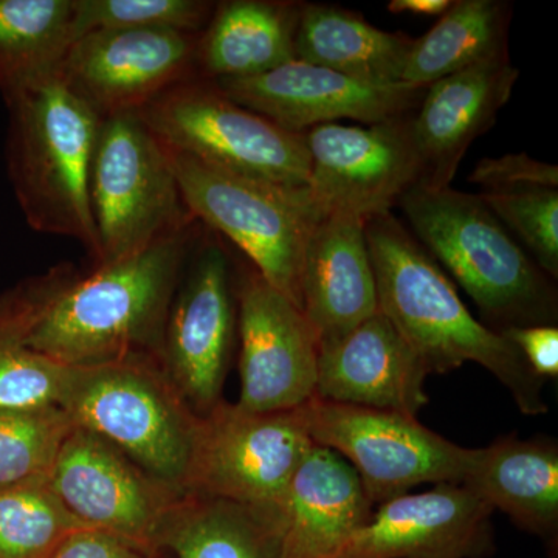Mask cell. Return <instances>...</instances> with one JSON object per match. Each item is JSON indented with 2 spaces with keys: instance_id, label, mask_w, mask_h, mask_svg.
I'll return each mask as SVG.
<instances>
[{
  "instance_id": "obj_31",
  "label": "cell",
  "mask_w": 558,
  "mask_h": 558,
  "mask_svg": "<svg viewBox=\"0 0 558 558\" xmlns=\"http://www.w3.org/2000/svg\"><path fill=\"white\" fill-rule=\"evenodd\" d=\"M480 197L539 270L557 279L558 189L483 191Z\"/></svg>"
},
{
  "instance_id": "obj_17",
  "label": "cell",
  "mask_w": 558,
  "mask_h": 558,
  "mask_svg": "<svg viewBox=\"0 0 558 558\" xmlns=\"http://www.w3.org/2000/svg\"><path fill=\"white\" fill-rule=\"evenodd\" d=\"M494 512L462 484H435L380 505L336 558H486Z\"/></svg>"
},
{
  "instance_id": "obj_8",
  "label": "cell",
  "mask_w": 558,
  "mask_h": 558,
  "mask_svg": "<svg viewBox=\"0 0 558 558\" xmlns=\"http://www.w3.org/2000/svg\"><path fill=\"white\" fill-rule=\"evenodd\" d=\"M101 264L135 255L193 223L167 146L137 113L102 119L90 171Z\"/></svg>"
},
{
  "instance_id": "obj_1",
  "label": "cell",
  "mask_w": 558,
  "mask_h": 558,
  "mask_svg": "<svg viewBox=\"0 0 558 558\" xmlns=\"http://www.w3.org/2000/svg\"><path fill=\"white\" fill-rule=\"evenodd\" d=\"M365 233L379 311L429 374L478 363L508 389L521 413H548L545 380L501 332L470 314L446 271L392 213L366 220Z\"/></svg>"
},
{
  "instance_id": "obj_14",
  "label": "cell",
  "mask_w": 558,
  "mask_h": 558,
  "mask_svg": "<svg viewBox=\"0 0 558 558\" xmlns=\"http://www.w3.org/2000/svg\"><path fill=\"white\" fill-rule=\"evenodd\" d=\"M241 395L252 413L300 409L314 398L318 340L303 311L253 269L236 290Z\"/></svg>"
},
{
  "instance_id": "obj_20",
  "label": "cell",
  "mask_w": 558,
  "mask_h": 558,
  "mask_svg": "<svg viewBox=\"0 0 558 558\" xmlns=\"http://www.w3.org/2000/svg\"><path fill=\"white\" fill-rule=\"evenodd\" d=\"M300 295L318 349L379 312L365 220L332 213L315 223L301 263Z\"/></svg>"
},
{
  "instance_id": "obj_34",
  "label": "cell",
  "mask_w": 558,
  "mask_h": 558,
  "mask_svg": "<svg viewBox=\"0 0 558 558\" xmlns=\"http://www.w3.org/2000/svg\"><path fill=\"white\" fill-rule=\"evenodd\" d=\"M520 352L539 379L558 377L557 326H512L499 330Z\"/></svg>"
},
{
  "instance_id": "obj_26",
  "label": "cell",
  "mask_w": 558,
  "mask_h": 558,
  "mask_svg": "<svg viewBox=\"0 0 558 558\" xmlns=\"http://www.w3.org/2000/svg\"><path fill=\"white\" fill-rule=\"evenodd\" d=\"M510 13L501 0H453L435 27L413 40L402 83L428 87L475 65L509 61Z\"/></svg>"
},
{
  "instance_id": "obj_3",
  "label": "cell",
  "mask_w": 558,
  "mask_h": 558,
  "mask_svg": "<svg viewBox=\"0 0 558 558\" xmlns=\"http://www.w3.org/2000/svg\"><path fill=\"white\" fill-rule=\"evenodd\" d=\"M9 109L7 170L28 226L70 238L100 259L90 171L101 117L60 69L3 97Z\"/></svg>"
},
{
  "instance_id": "obj_16",
  "label": "cell",
  "mask_w": 558,
  "mask_h": 558,
  "mask_svg": "<svg viewBox=\"0 0 558 558\" xmlns=\"http://www.w3.org/2000/svg\"><path fill=\"white\" fill-rule=\"evenodd\" d=\"M211 83L231 101L295 134L341 119L377 124L413 116L427 90L362 83L299 60L263 75Z\"/></svg>"
},
{
  "instance_id": "obj_2",
  "label": "cell",
  "mask_w": 558,
  "mask_h": 558,
  "mask_svg": "<svg viewBox=\"0 0 558 558\" xmlns=\"http://www.w3.org/2000/svg\"><path fill=\"white\" fill-rule=\"evenodd\" d=\"M191 226L128 258L95 266L89 277L76 278L33 328L25 347L65 366L130 355L160 359L193 241Z\"/></svg>"
},
{
  "instance_id": "obj_19",
  "label": "cell",
  "mask_w": 558,
  "mask_h": 558,
  "mask_svg": "<svg viewBox=\"0 0 558 558\" xmlns=\"http://www.w3.org/2000/svg\"><path fill=\"white\" fill-rule=\"evenodd\" d=\"M520 70L486 62L429 84L411 116V132L427 189H447L473 142L486 134L512 97Z\"/></svg>"
},
{
  "instance_id": "obj_10",
  "label": "cell",
  "mask_w": 558,
  "mask_h": 558,
  "mask_svg": "<svg viewBox=\"0 0 558 558\" xmlns=\"http://www.w3.org/2000/svg\"><path fill=\"white\" fill-rule=\"evenodd\" d=\"M314 446L299 410L252 413L220 400L199 417L185 494L281 512Z\"/></svg>"
},
{
  "instance_id": "obj_27",
  "label": "cell",
  "mask_w": 558,
  "mask_h": 558,
  "mask_svg": "<svg viewBox=\"0 0 558 558\" xmlns=\"http://www.w3.org/2000/svg\"><path fill=\"white\" fill-rule=\"evenodd\" d=\"M75 0H0V94L60 69L75 43Z\"/></svg>"
},
{
  "instance_id": "obj_11",
  "label": "cell",
  "mask_w": 558,
  "mask_h": 558,
  "mask_svg": "<svg viewBox=\"0 0 558 558\" xmlns=\"http://www.w3.org/2000/svg\"><path fill=\"white\" fill-rule=\"evenodd\" d=\"M304 140L311 157L307 191L323 215L366 222L391 213L421 182L411 116L368 126L319 124L304 132Z\"/></svg>"
},
{
  "instance_id": "obj_24",
  "label": "cell",
  "mask_w": 558,
  "mask_h": 558,
  "mask_svg": "<svg viewBox=\"0 0 558 558\" xmlns=\"http://www.w3.org/2000/svg\"><path fill=\"white\" fill-rule=\"evenodd\" d=\"M157 550L171 558H284L282 515L185 494L165 517Z\"/></svg>"
},
{
  "instance_id": "obj_30",
  "label": "cell",
  "mask_w": 558,
  "mask_h": 558,
  "mask_svg": "<svg viewBox=\"0 0 558 558\" xmlns=\"http://www.w3.org/2000/svg\"><path fill=\"white\" fill-rule=\"evenodd\" d=\"M216 3L205 0H75V40L98 31L159 28L199 33Z\"/></svg>"
},
{
  "instance_id": "obj_23",
  "label": "cell",
  "mask_w": 558,
  "mask_h": 558,
  "mask_svg": "<svg viewBox=\"0 0 558 558\" xmlns=\"http://www.w3.org/2000/svg\"><path fill=\"white\" fill-rule=\"evenodd\" d=\"M300 2L226 0L199 33L196 70L205 80L250 78L296 60Z\"/></svg>"
},
{
  "instance_id": "obj_4",
  "label": "cell",
  "mask_w": 558,
  "mask_h": 558,
  "mask_svg": "<svg viewBox=\"0 0 558 558\" xmlns=\"http://www.w3.org/2000/svg\"><path fill=\"white\" fill-rule=\"evenodd\" d=\"M413 233L450 271L494 330L557 326L553 279L480 194L414 185L399 202Z\"/></svg>"
},
{
  "instance_id": "obj_12",
  "label": "cell",
  "mask_w": 558,
  "mask_h": 558,
  "mask_svg": "<svg viewBox=\"0 0 558 558\" xmlns=\"http://www.w3.org/2000/svg\"><path fill=\"white\" fill-rule=\"evenodd\" d=\"M65 509L86 527L97 529L159 554L165 517L182 497L154 478L113 444L89 429L73 427L50 472Z\"/></svg>"
},
{
  "instance_id": "obj_21",
  "label": "cell",
  "mask_w": 558,
  "mask_h": 558,
  "mask_svg": "<svg viewBox=\"0 0 558 558\" xmlns=\"http://www.w3.org/2000/svg\"><path fill=\"white\" fill-rule=\"evenodd\" d=\"M373 513L355 469L315 444L282 502L284 558H336Z\"/></svg>"
},
{
  "instance_id": "obj_6",
  "label": "cell",
  "mask_w": 558,
  "mask_h": 558,
  "mask_svg": "<svg viewBox=\"0 0 558 558\" xmlns=\"http://www.w3.org/2000/svg\"><path fill=\"white\" fill-rule=\"evenodd\" d=\"M168 153L191 218L229 238L260 277L301 310L304 247L325 216L310 191L242 178L171 148Z\"/></svg>"
},
{
  "instance_id": "obj_35",
  "label": "cell",
  "mask_w": 558,
  "mask_h": 558,
  "mask_svg": "<svg viewBox=\"0 0 558 558\" xmlns=\"http://www.w3.org/2000/svg\"><path fill=\"white\" fill-rule=\"evenodd\" d=\"M50 558H161L134 543L97 529H80Z\"/></svg>"
},
{
  "instance_id": "obj_9",
  "label": "cell",
  "mask_w": 558,
  "mask_h": 558,
  "mask_svg": "<svg viewBox=\"0 0 558 558\" xmlns=\"http://www.w3.org/2000/svg\"><path fill=\"white\" fill-rule=\"evenodd\" d=\"M296 410L314 444L336 451L355 469L374 506L421 484H461L468 469L472 449L442 438L411 414L318 396Z\"/></svg>"
},
{
  "instance_id": "obj_29",
  "label": "cell",
  "mask_w": 558,
  "mask_h": 558,
  "mask_svg": "<svg viewBox=\"0 0 558 558\" xmlns=\"http://www.w3.org/2000/svg\"><path fill=\"white\" fill-rule=\"evenodd\" d=\"M73 427L61 407L0 413V487L49 475Z\"/></svg>"
},
{
  "instance_id": "obj_28",
  "label": "cell",
  "mask_w": 558,
  "mask_h": 558,
  "mask_svg": "<svg viewBox=\"0 0 558 558\" xmlns=\"http://www.w3.org/2000/svg\"><path fill=\"white\" fill-rule=\"evenodd\" d=\"M80 529L50 473L0 487V558H50Z\"/></svg>"
},
{
  "instance_id": "obj_7",
  "label": "cell",
  "mask_w": 558,
  "mask_h": 558,
  "mask_svg": "<svg viewBox=\"0 0 558 558\" xmlns=\"http://www.w3.org/2000/svg\"><path fill=\"white\" fill-rule=\"evenodd\" d=\"M168 148L233 172L282 186L307 190L311 157L304 134L242 108L211 83L190 78L138 110Z\"/></svg>"
},
{
  "instance_id": "obj_13",
  "label": "cell",
  "mask_w": 558,
  "mask_h": 558,
  "mask_svg": "<svg viewBox=\"0 0 558 558\" xmlns=\"http://www.w3.org/2000/svg\"><path fill=\"white\" fill-rule=\"evenodd\" d=\"M230 259L207 242L175 293L165 329L160 365L197 416L222 400L238 329Z\"/></svg>"
},
{
  "instance_id": "obj_15",
  "label": "cell",
  "mask_w": 558,
  "mask_h": 558,
  "mask_svg": "<svg viewBox=\"0 0 558 558\" xmlns=\"http://www.w3.org/2000/svg\"><path fill=\"white\" fill-rule=\"evenodd\" d=\"M199 33L98 31L70 46L60 73L101 119L137 113L165 90L193 78Z\"/></svg>"
},
{
  "instance_id": "obj_36",
  "label": "cell",
  "mask_w": 558,
  "mask_h": 558,
  "mask_svg": "<svg viewBox=\"0 0 558 558\" xmlns=\"http://www.w3.org/2000/svg\"><path fill=\"white\" fill-rule=\"evenodd\" d=\"M453 0H391L387 9L391 13H413L422 16H442L450 10Z\"/></svg>"
},
{
  "instance_id": "obj_33",
  "label": "cell",
  "mask_w": 558,
  "mask_h": 558,
  "mask_svg": "<svg viewBox=\"0 0 558 558\" xmlns=\"http://www.w3.org/2000/svg\"><path fill=\"white\" fill-rule=\"evenodd\" d=\"M469 182L484 191L558 189V167L527 154H506L478 161Z\"/></svg>"
},
{
  "instance_id": "obj_18",
  "label": "cell",
  "mask_w": 558,
  "mask_h": 558,
  "mask_svg": "<svg viewBox=\"0 0 558 558\" xmlns=\"http://www.w3.org/2000/svg\"><path fill=\"white\" fill-rule=\"evenodd\" d=\"M424 362L381 312L318 349L315 396L416 416L429 402Z\"/></svg>"
},
{
  "instance_id": "obj_25",
  "label": "cell",
  "mask_w": 558,
  "mask_h": 558,
  "mask_svg": "<svg viewBox=\"0 0 558 558\" xmlns=\"http://www.w3.org/2000/svg\"><path fill=\"white\" fill-rule=\"evenodd\" d=\"M413 40L387 32L340 7L303 3L295 35L296 60L376 86L402 83Z\"/></svg>"
},
{
  "instance_id": "obj_32",
  "label": "cell",
  "mask_w": 558,
  "mask_h": 558,
  "mask_svg": "<svg viewBox=\"0 0 558 558\" xmlns=\"http://www.w3.org/2000/svg\"><path fill=\"white\" fill-rule=\"evenodd\" d=\"M70 366L25 347L21 337L0 339V413L60 407Z\"/></svg>"
},
{
  "instance_id": "obj_5",
  "label": "cell",
  "mask_w": 558,
  "mask_h": 558,
  "mask_svg": "<svg viewBox=\"0 0 558 558\" xmlns=\"http://www.w3.org/2000/svg\"><path fill=\"white\" fill-rule=\"evenodd\" d=\"M60 407L75 427L113 444L154 478L185 494L199 417L153 355L70 366Z\"/></svg>"
},
{
  "instance_id": "obj_22",
  "label": "cell",
  "mask_w": 558,
  "mask_h": 558,
  "mask_svg": "<svg viewBox=\"0 0 558 558\" xmlns=\"http://www.w3.org/2000/svg\"><path fill=\"white\" fill-rule=\"evenodd\" d=\"M521 531L556 553L558 542V446L549 438L502 436L472 449L461 481Z\"/></svg>"
}]
</instances>
